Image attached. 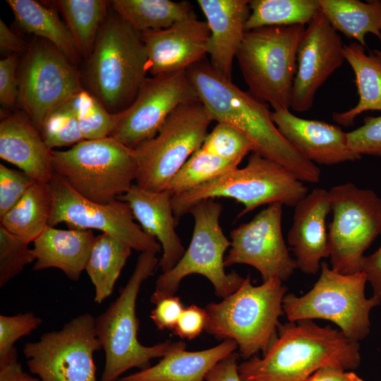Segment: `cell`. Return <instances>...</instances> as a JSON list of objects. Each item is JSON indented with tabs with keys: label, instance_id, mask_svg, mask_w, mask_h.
<instances>
[{
	"label": "cell",
	"instance_id": "cell-39",
	"mask_svg": "<svg viewBox=\"0 0 381 381\" xmlns=\"http://www.w3.org/2000/svg\"><path fill=\"white\" fill-rule=\"evenodd\" d=\"M28 246L0 224L1 288L35 260L32 250Z\"/></svg>",
	"mask_w": 381,
	"mask_h": 381
},
{
	"label": "cell",
	"instance_id": "cell-18",
	"mask_svg": "<svg viewBox=\"0 0 381 381\" xmlns=\"http://www.w3.org/2000/svg\"><path fill=\"white\" fill-rule=\"evenodd\" d=\"M344 61L341 39L320 10L305 27L298 47L291 108L310 110L318 89Z\"/></svg>",
	"mask_w": 381,
	"mask_h": 381
},
{
	"label": "cell",
	"instance_id": "cell-24",
	"mask_svg": "<svg viewBox=\"0 0 381 381\" xmlns=\"http://www.w3.org/2000/svg\"><path fill=\"white\" fill-rule=\"evenodd\" d=\"M0 157L36 181L49 183L54 176L52 150L26 116L13 114L1 121Z\"/></svg>",
	"mask_w": 381,
	"mask_h": 381
},
{
	"label": "cell",
	"instance_id": "cell-47",
	"mask_svg": "<svg viewBox=\"0 0 381 381\" xmlns=\"http://www.w3.org/2000/svg\"><path fill=\"white\" fill-rule=\"evenodd\" d=\"M239 356L234 351L225 357L208 373L205 381H241L238 365Z\"/></svg>",
	"mask_w": 381,
	"mask_h": 381
},
{
	"label": "cell",
	"instance_id": "cell-14",
	"mask_svg": "<svg viewBox=\"0 0 381 381\" xmlns=\"http://www.w3.org/2000/svg\"><path fill=\"white\" fill-rule=\"evenodd\" d=\"M49 185L52 197L49 226L64 222L69 229L101 231L140 253L162 250L159 243L134 222L128 203L118 199L109 203L87 200L56 174Z\"/></svg>",
	"mask_w": 381,
	"mask_h": 381
},
{
	"label": "cell",
	"instance_id": "cell-21",
	"mask_svg": "<svg viewBox=\"0 0 381 381\" xmlns=\"http://www.w3.org/2000/svg\"><path fill=\"white\" fill-rule=\"evenodd\" d=\"M288 233L297 268L309 274L320 270L321 260L329 258L326 219L331 211L329 191L314 188L295 207Z\"/></svg>",
	"mask_w": 381,
	"mask_h": 381
},
{
	"label": "cell",
	"instance_id": "cell-37",
	"mask_svg": "<svg viewBox=\"0 0 381 381\" xmlns=\"http://www.w3.org/2000/svg\"><path fill=\"white\" fill-rule=\"evenodd\" d=\"M40 132L51 150L54 147L74 145L85 140L68 100L46 118Z\"/></svg>",
	"mask_w": 381,
	"mask_h": 381
},
{
	"label": "cell",
	"instance_id": "cell-20",
	"mask_svg": "<svg viewBox=\"0 0 381 381\" xmlns=\"http://www.w3.org/2000/svg\"><path fill=\"white\" fill-rule=\"evenodd\" d=\"M272 119L284 138L315 164L334 165L361 158L349 148L346 133L338 126L302 119L289 109L272 111Z\"/></svg>",
	"mask_w": 381,
	"mask_h": 381
},
{
	"label": "cell",
	"instance_id": "cell-17",
	"mask_svg": "<svg viewBox=\"0 0 381 381\" xmlns=\"http://www.w3.org/2000/svg\"><path fill=\"white\" fill-rule=\"evenodd\" d=\"M282 206L280 202L270 204L252 220L231 231L225 267L250 265L260 273L263 282L272 278L284 282L293 274L297 265L283 237Z\"/></svg>",
	"mask_w": 381,
	"mask_h": 381
},
{
	"label": "cell",
	"instance_id": "cell-16",
	"mask_svg": "<svg viewBox=\"0 0 381 381\" xmlns=\"http://www.w3.org/2000/svg\"><path fill=\"white\" fill-rule=\"evenodd\" d=\"M25 59L18 77V98L40 131L46 118L82 88L68 58L52 44H38Z\"/></svg>",
	"mask_w": 381,
	"mask_h": 381
},
{
	"label": "cell",
	"instance_id": "cell-49",
	"mask_svg": "<svg viewBox=\"0 0 381 381\" xmlns=\"http://www.w3.org/2000/svg\"><path fill=\"white\" fill-rule=\"evenodd\" d=\"M0 381H42L23 371L18 356L0 364Z\"/></svg>",
	"mask_w": 381,
	"mask_h": 381
},
{
	"label": "cell",
	"instance_id": "cell-2",
	"mask_svg": "<svg viewBox=\"0 0 381 381\" xmlns=\"http://www.w3.org/2000/svg\"><path fill=\"white\" fill-rule=\"evenodd\" d=\"M360 363L359 342L339 329L303 320L280 324L262 356L242 362L238 373L241 381H306L325 367L351 370Z\"/></svg>",
	"mask_w": 381,
	"mask_h": 381
},
{
	"label": "cell",
	"instance_id": "cell-45",
	"mask_svg": "<svg viewBox=\"0 0 381 381\" xmlns=\"http://www.w3.org/2000/svg\"><path fill=\"white\" fill-rule=\"evenodd\" d=\"M17 59L10 55L0 61V102L11 107L18 97V78L16 77Z\"/></svg>",
	"mask_w": 381,
	"mask_h": 381
},
{
	"label": "cell",
	"instance_id": "cell-40",
	"mask_svg": "<svg viewBox=\"0 0 381 381\" xmlns=\"http://www.w3.org/2000/svg\"><path fill=\"white\" fill-rule=\"evenodd\" d=\"M42 322V320L32 312L15 315H1L0 360L5 358L16 350L15 343L38 328Z\"/></svg>",
	"mask_w": 381,
	"mask_h": 381
},
{
	"label": "cell",
	"instance_id": "cell-38",
	"mask_svg": "<svg viewBox=\"0 0 381 381\" xmlns=\"http://www.w3.org/2000/svg\"><path fill=\"white\" fill-rule=\"evenodd\" d=\"M202 149L239 165L250 152H255L251 141L233 127L217 123L205 137Z\"/></svg>",
	"mask_w": 381,
	"mask_h": 381
},
{
	"label": "cell",
	"instance_id": "cell-32",
	"mask_svg": "<svg viewBox=\"0 0 381 381\" xmlns=\"http://www.w3.org/2000/svg\"><path fill=\"white\" fill-rule=\"evenodd\" d=\"M6 1L21 28L47 40L68 59H76L78 48L71 32L53 10L33 0Z\"/></svg>",
	"mask_w": 381,
	"mask_h": 381
},
{
	"label": "cell",
	"instance_id": "cell-13",
	"mask_svg": "<svg viewBox=\"0 0 381 381\" xmlns=\"http://www.w3.org/2000/svg\"><path fill=\"white\" fill-rule=\"evenodd\" d=\"M100 349L96 318L86 313L26 343L23 352L30 371L42 381H97L94 353Z\"/></svg>",
	"mask_w": 381,
	"mask_h": 381
},
{
	"label": "cell",
	"instance_id": "cell-35",
	"mask_svg": "<svg viewBox=\"0 0 381 381\" xmlns=\"http://www.w3.org/2000/svg\"><path fill=\"white\" fill-rule=\"evenodd\" d=\"M238 166L234 162L200 147L174 176L167 190L172 196L183 193L231 171Z\"/></svg>",
	"mask_w": 381,
	"mask_h": 381
},
{
	"label": "cell",
	"instance_id": "cell-36",
	"mask_svg": "<svg viewBox=\"0 0 381 381\" xmlns=\"http://www.w3.org/2000/svg\"><path fill=\"white\" fill-rule=\"evenodd\" d=\"M68 101L84 140L111 136L121 117V111L109 113L96 97L82 89Z\"/></svg>",
	"mask_w": 381,
	"mask_h": 381
},
{
	"label": "cell",
	"instance_id": "cell-41",
	"mask_svg": "<svg viewBox=\"0 0 381 381\" xmlns=\"http://www.w3.org/2000/svg\"><path fill=\"white\" fill-rule=\"evenodd\" d=\"M35 181L23 171L0 164V217L22 198Z\"/></svg>",
	"mask_w": 381,
	"mask_h": 381
},
{
	"label": "cell",
	"instance_id": "cell-1",
	"mask_svg": "<svg viewBox=\"0 0 381 381\" xmlns=\"http://www.w3.org/2000/svg\"><path fill=\"white\" fill-rule=\"evenodd\" d=\"M200 101L212 121L236 129L253 143L255 152L289 170L300 181L318 183L320 170L281 134L267 104L241 90L231 79L202 60L187 69Z\"/></svg>",
	"mask_w": 381,
	"mask_h": 381
},
{
	"label": "cell",
	"instance_id": "cell-34",
	"mask_svg": "<svg viewBox=\"0 0 381 381\" xmlns=\"http://www.w3.org/2000/svg\"><path fill=\"white\" fill-rule=\"evenodd\" d=\"M64 16L78 50L90 52L107 12L103 0H60L56 1Z\"/></svg>",
	"mask_w": 381,
	"mask_h": 381
},
{
	"label": "cell",
	"instance_id": "cell-4",
	"mask_svg": "<svg viewBox=\"0 0 381 381\" xmlns=\"http://www.w3.org/2000/svg\"><path fill=\"white\" fill-rule=\"evenodd\" d=\"M159 260L152 252L140 253L135 270L117 298L97 318L96 332L105 353L100 381H118L126 371L150 366V361L186 347L183 341L167 340L147 346L139 342L137 298L143 282L154 272Z\"/></svg>",
	"mask_w": 381,
	"mask_h": 381
},
{
	"label": "cell",
	"instance_id": "cell-23",
	"mask_svg": "<svg viewBox=\"0 0 381 381\" xmlns=\"http://www.w3.org/2000/svg\"><path fill=\"white\" fill-rule=\"evenodd\" d=\"M210 30L208 54L212 67L231 80L233 61L246 32L250 14L247 0H198Z\"/></svg>",
	"mask_w": 381,
	"mask_h": 381
},
{
	"label": "cell",
	"instance_id": "cell-8",
	"mask_svg": "<svg viewBox=\"0 0 381 381\" xmlns=\"http://www.w3.org/2000/svg\"><path fill=\"white\" fill-rule=\"evenodd\" d=\"M148 61L141 35L117 13L99 30L88 68L90 82L104 105L127 109L147 79Z\"/></svg>",
	"mask_w": 381,
	"mask_h": 381
},
{
	"label": "cell",
	"instance_id": "cell-33",
	"mask_svg": "<svg viewBox=\"0 0 381 381\" xmlns=\"http://www.w3.org/2000/svg\"><path fill=\"white\" fill-rule=\"evenodd\" d=\"M246 31L308 24L320 11L319 0H252Z\"/></svg>",
	"mask_w": 381,
	"mask_h": 381
},
{
	"label": "cell",
	"instance_id": "cell-10",
	"mask_svg": "<svg viewBox=\"0 0 381 381\" xmlns=\"http://www.w3.org/2000/svg\"><path fill=\"white\" fill-rule=\"evenodd\" d=\"M212 119L200 100L183 103L167 119L152 138L133 150L136 185L162 191L202 145Z\"/></svg>",
	"mask_w": 381,
	"mask_h": 381
},
{
	"label": "cell",
	"instance_id": "cell-28",
	"mask_svg": "<svg viewBox=\"0 0 381 381\" xmlns=\"http://www.w3.org/2000/svg\"><path fill=\"white\" fill-rule=\"evenodd\" d=\"M320 9L333 28L367 47L365 35L381 41V1L319 0Z\"/></svg>",
	"mask_w": 381,
	"mask_h": 381
},
{
	"label": "cell",
	"instance_id": "cell-51",
	"mask_svg": "<svg viewBox=\"0 0 381 381\" xmlns=\"http://www.w3.org/2000/svg\"><path fill=\"white\" fill-rule=\"evenodd\" d=\"M374 53L381 56V50L375 49Z\"/></svg>",
	"mask_w": 381,
	"mask_h": 381
},
{
	"label": "cell",
	"instance_id": "cell-5",
	"mask_svg": "<svg viewBox=\"0 0 381 381\" xmlns=\"http://www.w3.org/2000/svg\"><path fill=\"white\" fill-rule=\"evenodd\" d=\"M307 194L308 188L286 167L253 152L244 167L173 195L171 204L178 219L202 200L231 198L243 205L239 218L264 205L280 202L295 207Z\"/></svg>",
	"mask_w": 381,
	"mask_h": 381
},
{
	"label": "cell",
	"instance_id": "cell-11",
	"mask_svg": "<svg viewBox=\"0 0 381 381\" xmlns=\"http://www.w3.org/2000/svg\"><path fill=\"white\" fill-rule=\"evenodd\" d=\"M222 210V205L214 199L198 202L190 210L194 219L190 243L176 265L157 279L150 299L152 303L174 296L181 280L193 274L206 277L213 285L217 296L222 298L240 286L244 278L236 272L227 274L224 270V253L231 246V241L220 226Z\"/></svg>",
	"mask_w": 381,
	"mask_h": 381
},
{
	"label": "cell",
	"instance_id": "cell-50",
	"mask_svg": "<svg viewBox=\"0 0 381 381\" xmlns=\"http://www.w3.org/2000/svg\"><path fill=\"white\" fill-rule=\"evenodd\" d=\"M0 48L2 52H22L25 49L23 42L0 20Z\"/></svg>",
	"mask_w": 381,
	"mask_h": 381
},
{
	"label": "cell",
	"instance_id": "cell-15",
	"mask_svg": "<svg viewBox=\"0 0 381 381\" xmlns=\"http://www.w3.org/2000/svg\"><path fill=\"white\" fill-rule=\"evenodd\" d=\"M200 100L187 71L147 78L111 135L131 149L152 138L181 104Z\"/></svg>",
	"mask_w": 381,
	"mask_h": 381
},
{
	"label": "cell",
	"instance_id": "cell-29",
	"mask_svg": "<svg viewBox=\"0 0 381 381\" xmlns=\"http://www.w3.org/2000/svg\"><path fill=\"white\" fill-rule=\"evenodd\" d=\"M52 210L49 183L35 181L22 198L0 217V224L30 244L49 226Z\"/></svg>",
	"mask_w": 381,
	"mask_h": 381
},
{
	"label": "cell",
	"instance_id": "cell-22",
	"mask_svg": "<svg viewBox=\"0 0 381 381\" xmlns=\"http://www.w3.org/2000/svg\"><path fill=\"white\" fill-rule=\"evenodd\" d=\"M171 198L168 190H148L136 184L118 198L128 204L143 230L161 245L162 255L158 265L162 272L173 268L186 251L176 231L178 219L174 214Z\"/></svg>",
	"mask_w": 381,
	"mask_h": 381
},
{
	"label": "cell",
	"instance_id": "cell-44",
	"mask_svg": "<svg viewBox=\"0 0 381 381\" xmlns=\"http://www.w3.org/2000/svg\"><path fill=\"white\" fill-rule=\"evenodd\" d=\"M150 313V318L160 329L173 330L183 310L180 297L170 296L159 300Z\"/></svg>",
	"mask_w": 381,
	"mask_h": 381
},
{
	"label": "cell",
	"instance_id": "cell-43",
	"mask_svg": "<svg viewBox=\"0 0 381 381\" xmlns=\"http://www.w3.org/2000/svg\"><path fill=\"white\" fill-rule=\"evenodd\" d=\"M207 323L206 310L196 305H191L183 308L173 331L181 339L191 340L205 330Z\"/></svg>",
	"mask_w": 381,
	"mask_h": 381
},
{
	"label": "cell",
	"instance_id": "cell-12",
	"mask_svg": "<svg viewBox=\"0 0 381 381\" xmlns=\"http://www.w3.org/2000/svg\"><path fill=\"white\" fill-rule=\"evenodd\" d=\"M332 220L328 239L332 269L344 274L361 272L365 251L381 234V198L352 183L329 190Z\"/></svg>",
	"mask_w": 381,
	"mask_h": 381
},
{
	"label": "cell",
	"instance_id": "cell-42",
	"mask_svg": "<svg viewBox=\"0 0 381 381\" xmlns=\"http://www.w3.org/2000/svg\"><path fill=\"white\" fill-rule=\"evenodd\" d=\"M346 135L349 148L356 155L381 157V115L365 117L363 124Z\"/></svg>",
	"mask_w": 381,
	"mask_h": 381
},
{
	"label": "cell",
	"instance_id": "cell-46",
	"mask_svg": "<svg viewBox=\"0 0 381 381\" xmlns=\"http://www.w3.org/2000/svg\"><path fill=\"white\" fill-rule=\"evenodd\" d=\"M381 236V234H380ZM361 272L366 277L373 289V298L381 303V245L373 254L363 258Z\"/></svg>",
	"mask_w": 381,
	"mask_h": 381
},
{
	"label": "cell",
	"instance_id": "cell-48",
	"mask_svg": "<svg viewBox=\"0 0 381 381\" xmlns=\"http://www.w3.org/2000/svg\"><path fill=\"white\" fill-rule=\"evenodd\" d=\"M306 381H363L356 373L334 367L317 370Z\"/></svg>",
	"mask_w": 381,
	"mask_h": 381
},
{
	"label": "cell",
	"instance_id": "cell-26",
	"mask_svg": "<svg viewBox=\"0 0 381 381\" xmlns=\"http://www.w3.org/2000/svg\"><path fill=\"white\" fill-rule=\"evenodd\" d=\"M237 349L236 343L229 339L201 351L179 348L167 353L156 365L121 377L118 381H204L214 365Z\"/></svg>",
	"mask_w": 381,
	"mask_h": 381
},
{
	"label": "cell",
	"instance_id": "cell-30",
	"mask_svg": "<svg viewBox=\"0 0 381 381\" xmlns=\"http://www.w3.org/2000/svg\"><path fill=\"white\" fill-rule=\"evenodd\" d=\"M116 13L140 34L169 28L193 11L186 1L114 0Z\"/></svg>",
	"mask_w": 381,
	"mask_h": 381
},
{
	"label": "cell",
	"instance_id": "cell-31",
	"mask_svg": "<svg viewBox=\"0 0 381 381\" xmlns=\"http://www.w3.org/2000/svg\"><path fill=\"white\" fill-rule=\"evenodd\" d=\"M131 250L109 234L96 236L85 270L95 286V302L101 304L111 296Z\"/></svg>",
	"mask_w": 381,
	"mask_h": 381
},
{
	"label": "cell",
	"instance_id": "cell-19",
	"mask_svg": "<svg viewBox=\"0 0 381 381\" xmlns=\"http://www.w3.org/2000/svg\"><path fill=\"white\" fill-rule=\"evenodd\" d=\"M140 35L152 76L187 71L208 54V25L193 12L168 28Z\"/></svg>",
	"mask_w": 381,
	"mask_h": 381
},
{
	"label": "cell",
	"instance_id": "cell-6",
	"mask_svg": "<svg viewBox=\"0 0 381 381\" xmlns=\"http://www.w3.org/2000/svg\"><path fill=\"white\" fill-rule=\"evenodd\" d=\"M304 29L295 25L246 31L236 54L248 92L274 111L291 108L297 50Z\"/></svg>",
	"mask_w": 381,
	"mask_h": 381
},
{
	"label": "cell",
	"instance_id": "cell-7",
	"mask_svg": "<svg viewBox=\"0 0 381 381\" xmlns=\"http://www.w3.org/2000/svg\"><path fill=\"white\" fill-rule=\"evenodd\" d=\"M54 174L83 197L99 203L113 202L125 194L137 178L131 149L111 136L85 140L69 150H52Z\"/></svg>",
	"mask_w": 381,
	"mask_h": 381
},
{
	"label": "cell",
	"instance_id": "cell-3",
	"mask_svg": "<svg viewBox=\"0 0 381 381\" xmlns=\"http://www.w3.org/2000/svg\"><path fill=\"white\" fill-rule=\"evenodd\" d=\"M286 291L279 279L255 286L248 276L234 293L207 305L205 331L218 339L234 341L245 360L264 353L277 334Z\"/></svg>",
	"mask_w": 381,
	"mask_h": 381
},
{
	"label": "cell",
	"instance_id": "cell-25",
	"mask_svg": "<svg viewBox=\"0 0 381 381\" xmlns=\"http://www.w3.org/2000/svg\"><path fill=\"white\" fill-rule=\"evenodd\" d=\"M95 238L92 230H64L47 226L33 242L36 260L33 270L57 268L68 279L78 280L85 270Z\"/></svg>",
	"mask_w": 381,
	"mask_h": 381
},
{
	"label": "cell",
	"instance_id": "cell-9",
	"mask_svg": "<svg viewBox=\"0 0 381 381\" xmlns=\"http://www.w3.org/2000/svg\"><path fill=\"white\" fill-rule=\"evenodd\" d=\"M367 282L363 272L344 274L322 262L320 277L308 292L301 296L285 295L284 313L289 322H332L347 338L359 342L370 332L371 310L380 304L373 297L366 298Z\"/></svg>",
	"mask_w": 381,
	"mask_h": 381
},
{
	"label": "cell",
	"instance_id": "cell-27",
	"mask_svg": "<svg viewBox=\"0 0 381 381\" xmlns=\"http://www.w3.org/2000/svg\"><path fill=\"white\" fill-rule=\"evenodd\" d=\"M344 55L355 75L358 102L347 111L333 113L332 119L349 127L353 125L359 114L381 111V56L372 52L367 54L365 47L356 42L344 44Z\"/></svg>",
	"mask_w": 381,
	"mask_h": 381
}]
</instances>
